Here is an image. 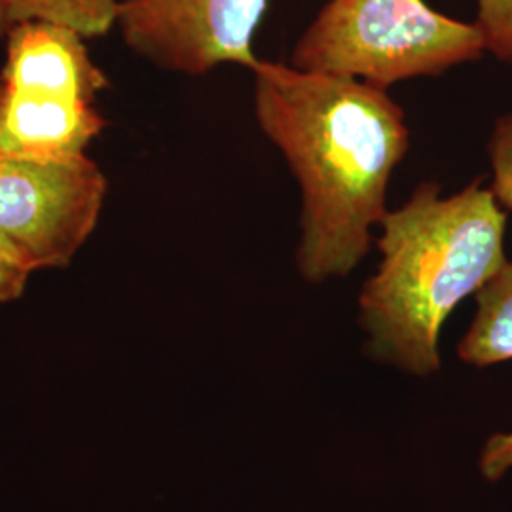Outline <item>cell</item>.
I'll list each match as a JSON object with an SVG mask.
<instances>
[{
  "label": "cell",
  "mask_w": 512,
  "mask_h": 512,
  "mask_svg": "<svg viewBox=\"0 0 512 512\" xmlns=\"http://www.w3.org/2000/svg\"><path fill=\"white\" fill-rule=\"evenodd\" d=\"M255 116L302 192L296 264L310 283L346 277L370 251L387 186L410 147L404 110L380 86L258 59Z\"/></svg>",
  "instance_id": "6da1fadb"
},
{
  "label": "cell",
  "mask_w": 512,
  "mask_h": 512,
  "mask_svg": "<svg viewBox=\"0 0 512 512\" xmlns=\"http://www.w3.org/2000/svg\"><path fill=\"white\" fill-rule=\"evenodd\" d=\"M270 0H122L116 29L129 50L167 73L202 76L234 63L249 71Z\"/></svg>",
  "instance_id": "5b68a950"
},
{
  "label": "cell",
  "mask_w": 512,
  "mask_h": 512,
  "mask_svg": "<svg viewBox=\"0 0 512 512\" xmlns=\"http://www.w3.org/2000/svg\"><path fill=\"white\" fill-rule=\"evenodd\" d=\"M107 128L101 112L82 99L0 82V152L37 162L86 156Z\"/></svg>",
  "instance_id": "8992f818"
},
{
  "label": "cell",
  "mask_w": 512,
  "mask_h": 512,
  "mask_svg": "<svg viewBox=\"0 0 512 512\" xmlns=\"http://www.w3.org/2000/svg\"><path fill=\"white\" fill-rule=\"evenodd\" d=\"M486 52L476 23L435 12L423 0H329L293 50L294 69L389 86L440 76Z\"/></svg>",
  "instance_id": "3957f363"
},
{
  "label": "cell",
  "mask_w": 512,
  "mask_h": 512,
  "mask_svg": "<svg viewBox=\"0 0 512 512\" xmlns=\"http://www.w3.org/2000/svg\"><path fill=\"white\" fill-rule=\"evenodd\" d=\"M35 270L18 251L0 238V304L18 300Z\"/></svg>",
  "instance_id": "7c38bea8"
},
{
  "label": "cell",
  "mask_w": 512,
  "mask_h": 512,
  "mask_svg": "<svg viewBox=\"0 0 512 512\" xmlns=\"http://www.w3.org/2000/svg\"><path fill=\"white\" fill-rule=\"evenodd\" d=\"M10 27H12V19H10V14H8L4 2L0 0V38H6Z\"/></svg>",
  "instance_id": "5bb4252c"
},
{
  "label": "cell",
  "mask_w": 512,
  "mask_h": 512,
  "mask_svg": "<svg viewBox=\"0 0 512 512\" xmlns=\"http://www.w3.org/2000/svg\"><path fill=\"white\" fill-rule=\"evenodd\" d=\"M12 25L27 19H44L71 27L82 37H107L116 27L122 0H2Z\"/></svg>",
  "instance_id": "9c48e42d"
},
{
  "label": "cell",
  "mask_w": 512,
  "mask_h": 512,
  "mask_svg": "<svg viewBox=\"0 0 512 512\" xmlns=\"http://www.w3.org/2000/svg\"><path fill=\"white\" fill-rule=\"evenodd\" d=\"M488 154L494 171L495 200L503 209L512 211V114H505L495 122Z\"/></svg>",
  "instance_id": "8fae6325"
},
{
  "label": "cell",
  "mask_w": 512,
  "mask_h": 512,
  "mask_svg": "<svg viewBox=\"0 0 512 512\" xmlns=\"http://www.w3.org/2000/svg\"><path fill=\"white\" fill-rule=\"evenodd\" d=\"M512 469V431L486 440L480 456V471L486 480L495 482Z\"/></svg>",
  "instance_id": "4fadbf2b"
},
{
  "label": "cell",
  "mask_w": 512,
  "mask_h": 512,
  "mask_svg": "<svg viewBox=\"0 0 512 512\" xmlns=\"http://www.w3.org/2000/svg\"><path fill=\"white\" fill-rule=\"evenodd\" d=\"M476 25L486 50L512 65V0H478Z\"/></svg>",
  "instance_id": "30bf717a"
},
{
  "label": "cell",
  "mask_w": 512,
  "mask_h": 512,
  "mask_svg": "<svg viewBox=\"0 0 512 512\" xmlns=\"http://www.w3.org/2000/svg\"><path fill=\"white\" fill-rule=\"evenodd\" d=\"M382 260L359 296L370 357L414 376L440 368L439 338L450 313L507 262V209L473 183L448 198L421 183L380 222Z\"/></svg>",
  "instance_id": "7a4b0ae2"
},
{
  "label": "cell",
  "mask_w": 512,
  "mask_h": 512,
  "mask_svg": "<svg viewBox=\"0 0 512 512\" xmlns=\"http://www.w3.org/2000/svg\"><path fill=\"white\" fill-rule=\"evenodd\" d=\"M88 38L71 27L27 19L10 27L0 82L21 90H46L95 103L109 76L95 63Z\"/></svg>",
  "instance_id": "52a82bcc"
},
{
  "label": "cell",
  "mask_w": 512,
  "mask_h": 512,
  "mask_svg": "<svg viewBox=\"0 0 512 512\" xmlns=\"http://www.w3.org/2000/svg\"><path fill=\"white\" fill-rule=\"evenodd\" d=\"M109 181L92 158L37 162L0 152V238L37 270L67 268L92 238Z\"/></svg>",
  "instance_id": "277c9868"
},
{
  "label": "cell",
  "mask_w": 512,
  "mask_h": 512,
  "mask_svg": "<svg viewBox=\"0 0 512 512\" xmlns=\"http://www.w3.org/2000/svg\"><path fill=\"white\" fill-rule=\"evenodd\" d=\"M467 365L512 361V260H507L476 293V315L458 346Z\"/></svg>",
  "instance_id": "ba28073f"
}]
</instances>
